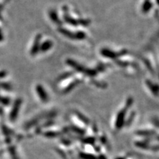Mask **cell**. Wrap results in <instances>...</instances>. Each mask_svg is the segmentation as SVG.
<instances>
[{
	"label": "cell",
	"instance_id": "6da1fadb",
	"mask_svg": "<svg viewBox=\"0 0 159 159\" xmlns=\"http://www.w3.org/2000/svg\"><path fill=\"white\" fill-rule=\"evenodd\" d=\"M66 63H68L70 66L72 67L73 69H75L77 71L82 73V74H84L85 75H88V76H90V77L95 76L97 73L96 70H93V69H89L85 68V67L79 64V63H77V62H75V61H73V60H71V59L67 60Z\"/></svg>",
	"mask_w": 159,
	"mask_h": 159
},
{
	"label": "cell",
	"instance_id": "7a4b0ae2",
	"mask_svg": "<svg viewBox=\"0 0 159 159\" xmlns=\"http://www.w3.org/2000/svg\"><path fill=\"white\" fill-rule=\"evenodd\" d=\"M60 31H61V33H63V35H66V36L71 39L83 40L86 38V34L85 33H83V32H77V33H73L66 29H61Z\"/></svg>",
	"mask_w": 159,
	"mask_h": 159
},
{
	"label": "cell",
	"instance_id": "3957f363",
	"mask_svg": "<svg viewBox=\"0 0 159 159\" xmlns=\"http://www.w3.org/2000/svg\"><path fill=\"white\" fill-rule=\"evenodd\" d=\"M127 52H127V50H125H125L119 52H114L111 51L108 49H102V51H101V54H102L103 56L111 59H115L116 58V57L122 56V55L126 54Z\"/></svg>",
	"mask_w": 159,
	"mask_h": 159
},
{
	"label": "cell",
	"instance_id": "277c9868",
	"mask_svg": "<svg viewBox=\"0 0 159 159\" xmlns=\"http://www.w3.org/2000/svg\"><path fill=\"white\" fill-rule=\"evenodd\" d=\"M36 90L41 99H42L43 102H47V101H48V97H47V94H46L44 89H43L42 86H41V85H38Z\"/></svg>",
	"mask_w": 159,
	"mask_h": 159
},
{
	"label": "cell",
	"instance_id": "5b68a950",
	"mask_svg": "<svg viewBox=\"0 0 159 159\" xmlns=\"http://www.w3.org/2000/svg\"><path fill=\"white\" fill-rule=\"evenodd\" d=\"M146 84L150 88V91H152V93L155 95H158V93H159V87L158 86V85H156V84H153L151 81L150 80H147L146 81Z\"/></svg>",
	"mask_w": 159,
	"mask_h": 159
},
{
	"label": "cell",
	"instance_id": "8992f818",
	"mask_svg": "<svg viewBox=\"0 0 159 159\" xmlns=\"http://www.w3.org/2000/svg\"><path fill=\"white\" fill-rule=\"evenodd\" d=\"M52 46V42L50 41H47L46 42H44L42 45H41V49L43 52H46V51L49 50V49H51Z\"/></svg>",
	"mask_w": 159,
	"mask_h": 159
},
{
	"label": "cell",
	"instance_id": "52a82bcc",
	"mask_svg": "<svg viewBox=\"0 0 159 159\" xmlns=\"http://www.w3.org/2000/svg\"><path fill=\"white\" fill-rule=\"evenodd\" d=\"M50 17H51V19L54 22L57 23V25H59L58 23H61V21H59L58 19H57L56 13H55V12L54 11H50Z\"/></svg>",
	"mask_w": 159,
	"mask_h": 159
},
{
	"label": "cell",
	"instance_id": "ba28073f",
	"mask_svg": "<svg viewBox=\"0 0 159 159\" xmlns=\"http://www.w3.org/2000/svg\"><path fill=\"white\" fill-rule=\"evenodd\" d=\"M79 82H80L79 80H75V82H73L72 83H71V84H70L68 87H67L66 90L65 91V92H69V91H70L71 90H72V89L75 88V87L76 86V85H77V84H78Z\"/></svg>",
	"mask_w": 159,
	"mask_h": 159
}]
</instances>
